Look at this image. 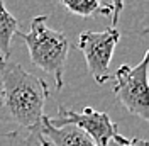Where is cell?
<instances>
[{
  "mask_svg": "<svg viewBox=\"0 0 149 146\" xmlns=\"http://www.w3.org/2000/svg\"><path fill=\"white\" fill-rule=\"evenodd\" d=\"M47 15H37L31 22V31L15 32L27 46L31 61L39 70L46 72L54 78L56 90L63 88L65 61L70 51V39L61 31L47 27Z\"/></svg>",
  "mask_w": 149,
  "mask_h": 146,
  "instance_id": "cell-2",
  "label": "cell"
},
{
  "mask_svg": "<svg viewBox=\"0 0 149 146\" xmlns=\"http://www.w3.org/2000/svg\"><path fill=\"white\" fill-rule=\"evenodd\" d=\"M113 146H149V143L146 139H141V138H132V139H125L124 136H119L115 139V145Z\"/></svg>",
  "mask_w": 149,
  "mask_h": 146,
  "instance_id": "cell-11",
  "label": "cell"
},
{
  "mask_svg": "<svg viewBox=\"0 0 149 146\" xmlns=\"http://www.w3.org/2000/svg\"><path fill=\"white\" fill-rule=\"evenodd\" d=\"M3 146H49L41 136L39 128H20L3 134Z\"/></svg>",
  "mask_w": 149,
  "mask_h": 146,
  "instance_id": "cell-9",
  "label": "cell"
},
{
  "mask_svg": "<svg viewBox=\"0 0 149 146\" xmlns=\"http://www.w3.org/2000/svg\"><path fill=\"white\" fill-rule=\"evenodd\" d=\"M49 97L47 83L19 63L0 56V107L20 128H36Z\"/></svg>",
  "mask_w": 149,
  "mask_h": 146,
  "instance_id": "cell-1",
  "label": "cell"
},
{
  "mask_svg": "<svg viewBox=\"0 0 149 146\" xmlns=\"http://www.w3.org/2000/svg\"><path fill=\"white\" fill-rule=\"evenodd\" d=\"M19 31L17 19L5 9L3 0H0V56L3 60H9L12 37Z\"/></svg>",
  "mask_w": 149,
  "mask_h": 146,
  "instance_id": "cell-7",
  "label": "cell"
},
{
  "mask_svg": "<svg viewBox=\"0 0 149 146\" xmlns=\"http://www.w3.org/2000/svg\"><path fill=\"white\" fill-rule=\"evenodd\" d=\"M148 58L142 56L139 65H122L113 75V93L130 114L137 116L144 122L149 121V90H148Z\"/></svg>",
  "mask_w": 149,
  "mask_h": 146,
  "instance_id": "cell-3",
  "label": "cell"
},
{
  "mask_svg": "<svg viewBox=\"0 0 149 146\" xmlns=\"http://www.w3.org/2000/svg\"><path fill=\"white\" fill-rule=\"evenodd\" d=\"M51 119L53 126H65V124H73L78 129H81L86 136L92 138V141L97 146H109L112 139L115 141L119 134L117 124L109 117V114L95 110L92 107H86L81 112H76L73 109H66L65 105H59L58 109V117Z\"/></svg>",
  "mask_w": 149,
  "mask_h": 146,
  "instance_id": "cell-5",
  "label": "cell"
},
{
  "mask_svg": "<svg viewBox=\"0 0 149 146\" xmlns=\"http://www.w3.org/2000/svg\"><path fill=\"white\" fill-rule=\"evenodd\" d=\"M65 9L81 17H93V15H112L110 5H102V0H56Z\"/></svg>",
  "mask_w": 149,
  "mask_h": 146,
  "instance_id": "cell-8",
  "label": "cell"
},
{
  "mask_svg": "<svg viewBox=\"0 0 149 146\" xmlns=\"http://www.w3.org/2000/svg\"><path fill=\"white\" fill-rule=\"evenodd\" d=\"M120 39L117 27H107L105 31H86L78 36L76 48L83 53L88 72L97 83H105L110 78V61L113 49Z\"/></svg>",
  "mask_w": 149,
  "mask_h": 146,
  "instance_id": "cell-4",
  "label": "cell"
},
{
  "mask_svg": "<svg viewBox=\"0 0 149 146\" xmlns=\"http://www.w3.org/2000/svg\"><path fill=\"white\" fill-rule=\"evenodd\" d=\"M110 7H112V15H110L112 26L110 27H115L117 22H119V19H120V15H122V10H124V0H112Z\"/></svg>",
  "mask_w": 149,
  "mask_h": 146,
  "instance_id": "cell-10",
  "label": "cell"
},
{
  "mask_svg": "<svg viewBox=\"0 0 149 146\" xmlns=\"http://www.w3.org/2000/svg\"><path fill=\"white\" fill-rule=\"evenodd\" d=\"M37 128L49 146H97L92 141V138L86 136L81 129H78L73 124L53 126L47 116H42Z\"/></svg>",
  "mask_w": 149,
  "mask_h": 146,
  "instance_id": "cell-6",
  "label": "cell"
}]
</instances>
